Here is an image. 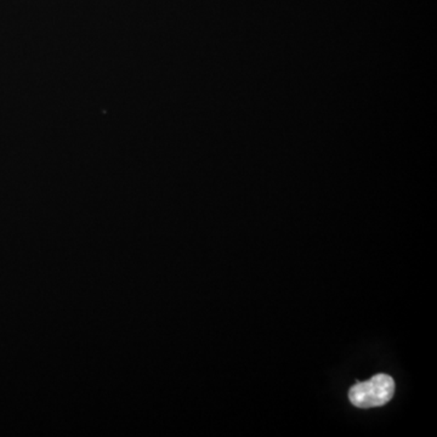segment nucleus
Wrapping results in <instances>:
<instances>
[{
  "label": "nucleus",
  "instance_id": "1",
  "mask_svg": "<svg viewBox=\"0 0 437 437\" xmlns=\"http://www.w3.org/2000/svg\"><path fill=\"white\" fill-rule=\"evenodd\" d=\"M394 392V379L386 375H378L367 382L355 384L349 391V398L358 408H372L388 403Z\"/></svg>",
  "mask_w": 437,
  "mask_h": 437
}]
</instances>
